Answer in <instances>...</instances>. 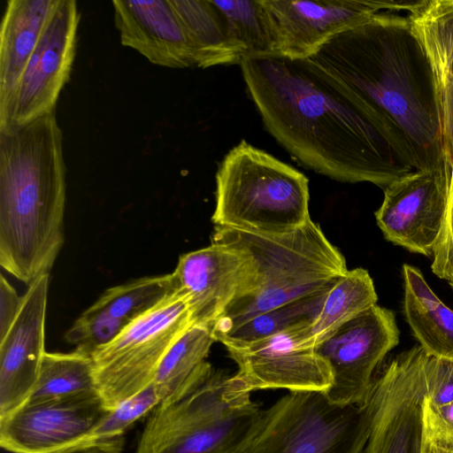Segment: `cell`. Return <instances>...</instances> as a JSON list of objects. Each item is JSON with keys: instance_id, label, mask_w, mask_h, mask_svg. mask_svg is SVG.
<instances>
[{"instance_id": "obj_1", "label": "cell", "mask_w": 453, "mask_h": 453, "mask_svg": "<svg viewBox=\"0 0 453 453\" xmlns=\"http://www.w3.org/2000/svg\"><path fill=\"white\" fill-rule=\"evenodd\" d=\"M240 66L266 130L303 167L383 189L417 170L403 134L311 58L247 57Z\"/></svg>"}, {"instance_id": "obj_2", "label": "cell", "mask_w": 453, "mask_h": 453, "mask_svg": "<svg viewBox=\"0 0 453 453\" xmlns=\"http://www.w3.org/2000/svg\"><path fill=\"white\" fill-rule=\"evenodd\" d=\"M309 58L403 134L417 170L448 164L434 73L407 16L378 12Z\"/></svg>"}, {"instance_id": "obj_3", "label": "cell", "mask_w": 453, "mask_h": 453, "mask_svg": "<svg viewBox=\"0 0 453 453\" xmlns=\"http://www.w3.org/2000/svg\"><path fill=\"white\" fill-rule=\"evenodd\" d=\"M65 172L55 112L0 131V265L27 286L63 247Z\"/></svg>"}, {"instance_id": "obj_4", "label": "cell", "mask_w": 453, "mask_h": 453, "mask_svg": "<svg viewBox=\"0 0 453 453\" xmlns=\"http://www.w3.org/2000/svg\"><path fill=\"white\" fill-rule=\"evenodd\" d=\"M211 242L246 251L257 268L255 288L228 307L214 325L215 335L259 313L328 290L348 271L342 254L311 219L277 235L215 227Z\"/></svg>"}, {"instance_id": "obj_5", "label": "cell", "mask_w": 453, "mask_h": 453, "mask_svg": "<svg viewBox=\"0 0 453 453\" xmlns=\"http://www.w3.org/2000/svg\"><path fill=\"white\" fill-rule=\"evenodd\" d=\"M251 394L235 373L213 368L204 380L154 408L135 453H230L263 410Z\"/></svg>"}, {"instance_id": "obj_6", "label": "cell", "mask_w": 453, "mask_h": 453, "mask_svg": "<svg viewBox=\"0 0 453 453\" xmlns=\"http://www.w3.org/2000/svg\"><path fill=\"white\" fill-rule=\"evenodd\" d=\"M215 179V227L277 235L311 219L307 177L245 140L225 155Z\"/></svg>"}, {"instance_id": "obj_7", "label": "cell", "mask_w": 453, "mask_h": 453, "mask_svg": "<svg viewBox=\"0 0 453 453\" xmlns=\"http://www.w3.org/2000/svg\"><path fill=\"white\" fill-rule=\"evenodd\" d=\"M368 400L339 406L322 393L288 392L260 417L233 453H365Z\"/></svg>"}, {"instance_id": "obj_8", "label": "cell", "mask_w": 453, "mask_h": 453, "mask_svg": "<svg viewBox=\"0 0 453 453\" xmlns=\"http://www.w3.org/2000/svg\"><path fill=\"white\" fill-rule=\"evenodd\" d=\"M192 326L188 298L175 291L97 348L91 357L105 407L112 410L151 384L168 350Z\"/></svg>"}, {"instance_id": "obj_9", "label": "cell", "mask_w": 453, "mask_h": 453, "mask_svg": "<svg viewBox=\"0 0 453 453\" xmlns=\"http://www.w3.org/2000/svg\"><path fill=\"white\" fill-rule=\"evenodd\" d=\"M425 355L420 346L402 352L374 380L365 453H423Z\"/></svg>"}, {"instance_id": "obj_10", "label": "cell", "mask_w": 453, "mask_h": 453, "mask_svg": "<svg viewBox=\"0 0 453 453\" xmlns=\"http://www.w3.org/2000/svg\"><path fill=\"white\" fill-rule=\"evenodd\" d=\"M398 342L393 311L377 304L340 326L315 346L333 376L331 387L323 395L339 406L365 404L377 367Z\"/></svg>"}, {"instance_id": "obj_11", "label": "cell", "mask_w": 453, "mask_h": 453, "mask_svg": "<svg viewBox=\"0 0 453 453\" xmlns=\"http://www.w3.org/2000/svg\"><path fill=\"white\" fill-rule=\"evenodd\" d=\"M79 20L76 1L59 0L0 116V131L55 112L72 73Z\"/></svg>"}, {"instance_id": "obj_12", "label": "cell", "mask_w": 453, "mask_h": 453, "mask_svg": "<svg viewBox=\"0 0 453 453\" xmlns=\"http://www.w3.org/2000/svg\"><path fill=\"white\" fill-rule=\"evenodd\" d=\"M311 325H302L241 347L226 348L238 366L235 374L251 392L287 389L326 393L333 382L332 372L308 340Z\"/></svg>"}, {"instance_id": "obj_13", "label": "cell", "mask_w": 453, "mask_h": 453, "mask_svg": "<svg viewBox=\"0 0 453 453\" xmlns=\"http://www.w3.org/2000/svg\"><path fill=\"white\" fill-rule=\"evenodd\" d=\"M188 301L193 325H215L228 307L253 291L257 268L246 251L220 242L181 255L171 273Z\"/></svg>"}, {"instance_id": "obj_14", "label": "cell", "mask_w": 453, "mask_h": 453, "mask_svg": "<svg viewBox=\"0 0 453 453\" xmlns=\"http://www.w3.org/2000/svg\"><path fill=\"white\" fill-rule=\"evenodd\" d=\"M450 166L414 170L384 188L375 212L385 238L425 256L441 233L448 203Z\"/></svg>"}, {"instance_id": "obj_15", "label": "cell", "mask_w": 453, "mask_h": 453, "mask_svg": "<svg viewBox=\"0 0 453 453\" xmlns=\"http://www.w3.org/2000/svg\"><path fill=\"white\" fill-rule=\"evenodd\" d=\"M110 411L100 396L25 403L0 418V446L12 453H69Z\"/></svg>"}, {"instance_id": "obj_16", "label": "cell", "mask_w": 453, "mask_h": 453, "mask_svg": "<svg viewBox=\"0 0 453 453\" xmlns=\"http://www.w3.org/2000/svg\"><path fill=\"white\" fill-rule=\"evenodd\" d=\"M275 27L280 55L309 58L328 40L369 20L380 10L411 9L392 0H263Z\"/></svg>"}, {"instance_id": "obj_17", "label": "cell", "mask_w": 453, "mask_h": 453, "mask_svg": "<svg viewBox=\"0 0 453 453\" xmlns=\"http://www.w3.org/2000/svg\"><path fill=\"white\" fill-rule=\"evenodd\" d=\"M49 288L50 274L28 286L17 318L0 339V418L27 403L37 380L46 353Z\"/></svg>"}, {"instance_id": "obj_18", "label": "cell", "mask_w": 453, "mask_h": 453, "mask_svg": "<svg viewBox=\"0 0 453 453\" xmlns=\"http://www.w3.org/2000/svg\"><path fill=\"white\" fill-rule=\"evenodd\" d=\"M120 42L150 63L168 68L196 66L194 55L170 0H113Z\"/></svg>"}, {"instance_id": "obj_19", "label": "cell", "mask_w": 453, "mask_h": 453, "mask_svg": "<svg viewBox=\"0 0 453 453\" xmlns=\"http://www.w3.org/2000/svg\"><path fill=\"white\" fill-rule=\"evenodd\" d=\"M59 0H9L0 27V116Z\"/></svg>"}, {"instance_id": "obj_20", "label": "cell", "mask_w": 453, "mask_h": 453, "mask_svg": "<svg viewBox=\"0 0 453 453\" xmlns=\"http://www.w3.org/2000/svg\"><path fill=\"white\" fill-rule=\"evenodd\" d=\"M407 16L430 63L440 109L453 105V0L416 1Z\"/></svg>"}, {"instance_id": "obj_21", "label": "cell", "mask_w": 453, "mask_h": 453, "mask_svg": "<svg viewBox=\"0 0 453 453\" xmlns=\"http://www.w3.org/2000/svg\"><path fill=\"white\" fill-rule=\"evenodd\" d=\"M403 311L419 346L433 357L453 360V311L430 288L421 272L403 266Z\"/></svg>"}, {"instance_id": "obj_22", "label": "cell", "mask_w": 453, "mask_h": 453, "mask_svg": "<svg viewBox=\"0 0 453 453\" xmlns=\"http://www.w3.org/2000/svg\"><path fill=\"white\" fill-rule=\"evenodd\" d=\"M190 44L196 67L239 64L242 51L230 39L211 0H170Z\"/></svg>"}, {"instance_id": "obj_23", "label": "cell", "mask_w": 453, "mask_h": 453, "mask_svg": "<svg viewBox=\"0 0 453 453\" xmlns=\"http://www.w3.org/2000/svg\"><path fill=\"white\" fill-rule=\"evenodd\" d=\"M214 342L213 325H193L172 346L153 380L161 402L211 371L213 367L205 358Z\"/></svg>"}, {"instance_id": "obj_24", "label": "cell", "mask_w": 453, "mask_h": 453, "mask_svg": "<svg viewBox=\"0 0 453 453\" xmlns=\"http://www.w3.org/2000/svg\"><path fill=\"white\" fill-rule=\"evenodd\" d=\"M89 396H100L91 355L77 349L70 353L46 351L26 403Z\"/></svg>"}, {"instance_id": "obj_25", "label": "cell", "mask_w": 453, "mask_h": 453, "mask_svg": "<svg viewBox=\"0 0 453 453\" xmlns=\"http://www.w3.org/2000/svg\"><path fill=\"white\" fill-rule=\"evenodd\" d=\"M372 279L364 268L347 271L328 290L321 311L308 329L316 346L340 326L376 304Z\"/></svg>"}, {"instance_id": "obj_26", "label": "cell", "mask_w": 453, "mask_h": 453, "mask_svg": "<svg viewBox=\"0 0 453 453\" xmlns=\"http://www.w3.org/2000/svg\"><path fill=\"white\" fill-rule=\"evenodd\" d=\"M244 58L280 54L279 37L263 0H211Z\"/></svg>"}, {"instance_id": "obj_27", "label": "cell", "mask_w": 453, "mask_h": 453, "mask_svg": "<svg viewBox=\"0 0 453 453\" xmlns=\"http://www.w3.org/2000/svg\"><path fill=\"white\" fill-rule=\"evenodd\" d=\"M328 290L259 313L235 328L217 334L216 341L226 348L241 347L302 325H311L319 314Z\"/></svg>"}, {"instance_id": "obj_28", "label": "cell", "mask_w": 453, "mask_h": 453, "mask_svg": "<svg viewBox=\"0 0 453 453\" xmlns=\"http://www.w3.org/2000/svg\"><path fill=\"white\" fill-rule=\"evenodd\" d=\"M173 292L171 273L148 276L107 288L91 306L129 324Z\"/></svg>"}, {"instance_id": "obj_29", "label": "cell", "mask_w": 453, "mask_h": 453, "mask_svg": "<svg viewBox=\"0 0 453 453\" xmlns=\"http://www.w3.org/2000/svg\"><path fill=\"white\" fill-rule=\"evenodd\" d=\"M161 403L152 382L135 395L111 410L101 422L72 451L98 449L107 453H120L124 434L136 420L151 412Z\"/></svg>"}, {"instance_id": "obj_30", "label": "cell", "mask_w": 453, "mask_h": 453, "mask_svg": "<svg viewBox=\"0 0 453 453\" xmlns=\"http://www.w3.org/2000/svg\"><path fill=\"white\" fill-rule=\"evenodd\" d=\"M107 312L88 307L65 334V340L75 349L92 355L100 346L113 340L127 326Z\"/></svg>"}, {"instance_id": "obj_31", "label": "cell", "mask_w": 453, "mask_h": 453, "mask_svg": "<svg viewBox=\"0 0 453 453\" xmlns=\"http://www.w3.org/2000/svg\"><path fill=\"white\" fill-rule=\"evenodd\" d=\"M426 401L435 406L453 402V360L429 356L424 359Z\"/></svg>"}, {"instance_id": "obj_32", "label": "cell", "mask_w": 453, "mask_h": 453, "mask_svg": "<svg viewBox=\"0 0 453 453\" xmlns=\"http://www.w3.org/2000/svg\"><path fill=\"white\" fill-rule=\"evenodd\" d=\"M432 270L453 288V203L448 198L441 233L433 250Z\"/></svg>"}, {"instance_id": "obj_33", "label": "cell", "mask_w": 453, "mask_h": 453, "mask_svg": "<svg viewBox=\"0 0 453 453\" xmlns=\"http://www.w3.org/2000/svg\"><path fill=\"white\" fill-rule=\"evenodd\" d=\"M425 432L436 446L453 449V402L435 406L425 400Z\"/></svg>"}, {"instance_id": "obj_34", "label": "cell", "mask_w": 453, "mask_h": 453, "mask_svg": "<svg viewBox=\"0 0 453 453\" xmlns=\"http://www.w3.org/2000/svg\"><path fill=\"white\" fill-rule=\"evenodd\" d=\"M23 303V296L2 274L0 277V339L7 333L17 318Z\"/></svg>"}, {"instance_id": "obj_35", "label": "cell", "mask_w": 453, "mask_h": 453, "mask_svg": "<svg viewBox=\"0 0 453 453\" xmlns=\"http://www.w3.org/2000/svg\"><path fill=\"white\" fill-rule=\"evenodd\" d=\"M423 453H436L434 441L429 437H427L426 434L424 442Z\"/></svg>"}, {"instance_id": "obj_36", "label": "cell", "mask_w": 453, "mask_h": 453, "mask_svg": "<svg viewBox=\"0 0 453 453\" xmlns=\"http://www.w3.org/2000/svg\"><path fill=\"white\" fill-rule=\"evenodd\" d=\"M69 453H107V452L103 451L98 449H85L75 450V451L69 452Z\"/></svg>"}, {"instance_id": "obj_37", "label": "cell", "mask_w": 453, "mask_h": 453, "mask_svg": "<svg viewBox=\"0 0 453 453\" xmlns=\"http://www.w3.org/2000/svg\"><path fill=\"white\" fill-rule=\"evenodd\" d=\"M435 445V444H434ZM436 453H453V449L439 447L435 445Z\"/></svg>"}]
</instances>
